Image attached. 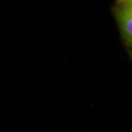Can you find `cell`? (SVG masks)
Returning a JSON list of instances; mask_svg holds the SVG:
<instances>
[{
	"mask_svg": "<svg viewBox=\"0 0 132 132\" xmlns=\"http://www.w3.org/2000/svg\"><path fill=\"white\" fill-rule=\"evenodd\" d=\"M112 16L129 61H132V0H113Z\"/></svg>",
	"mask_w": 132,
	"mask_h": 132,
	"instance_id": "obj_1",
	"label": "cell"
}]
</instances>
